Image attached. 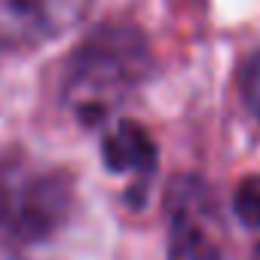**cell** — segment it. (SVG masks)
I'll list each match as a JSON object with an SVG mask.
<instances>
[{
	"instance_id": "obj_6",
	"label": "cell",
	"mask_w": 260,
	"mask_h": 260,
	"mask_svg": "<svg viewBox=\"0 0 260 260\" xmlns=\"http://www.w3.org/2000/svg\"><path fill=\"white\" fill-rule=\"evenodd\" d=\"M233 211L239 223L245 226H260V175H248L239 181L233 193Z\"/></svg>"
},
{
	"instance_id": "obj_5",
	"label": "cell",
	"mask_w": 260,
	"mask_h": 260,
	"mask_svg": "<svg viewBox=\"0 0 260 260\" xmlns=\"http://www.w3.org/2000/svg\"><path fill=\"white\" fill-rule=\"evenodd\" d=\"M104 166L116 175H135L144 187L156 172V144L147 128L135 119H119L107 128L101 144Z\"/></svg>"
},
{
	"instance_id": "obj_3",
	"label": "cell",
	"mask_w": 260,
	"mask_h": 260,
	"mask_svg": "<svg viewBox=\"0 0 260 260\" xmlns=\"http://www.w3.org/2000/svg\"><path fill=\"white\" fill-rule=\"evenodd\" d=\"M169 260H242L226 214L199 175H178L166 193Z\"/></svg>"
},
{
	"instance_id": "obj_4",
	"label": "cell",
	"mask_w": 260,
	"mask_h": 260,
	"mask_svg": "<svg viewBox=\"0 0 260 260\" xmlns=\"http://www.w3.org/2000/svg\"><path fill=\"white\" fill-rule=\"evenodd\" d=\"M92 0H0V49L25 52L68 34Z\"/></svg>"
},
{
	"instance_id": "obj_2",
	"label": "cell",
	"mask_w": 260,
	"mask_h": 260,
	"mask_svg": "<svg viewBox=\"0 0 260 260\" xmlns=\"http://www.w3.org/2000/svg\"><path fill=\"white\" fill-rule=\"evenodd\" d=\"M71 205L68 172L34 162L22 150L0 159V233L16 242H43L64 226Z\"/></svg>"
},
{
	"instance_id": "obj_7",
	"label": "cell",
	"mask_w": 260,
	"mask_h": 260,
	"mask_svg": "<svg viewBox=\"0 0 260 260\" xmlns=\"http://www.w3.org/2000/svg\"><path fill=\"white\" fill-rule=\"evenodd\" d=\"M245 98H248V104L257 110V116H260V58L257 61H251V68H248V77H245Z\"/></svg>"
},
{
	"instance_id": "obj_1",
	"label": "cell",
	"mask_w": 260,
	"mask_h": 260,
	"mask_svg": "<svg viewBox=\"0 0 260 260\" xmlns=\"http://www.w3.org/2000/svg\"><path fill=\"white\" fill-rule=\"evenodd\" d=\"M153 74V52L141 28L98 25L71 55L61 101L83 125H104Z\"/></svg>"
}]
</instances>
